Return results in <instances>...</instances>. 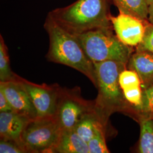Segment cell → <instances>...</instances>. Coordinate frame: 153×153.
Wrapping results in <instances>:
<instances>
[{
	"label": "cell",
	"instance_id": "cell-1",
	"mask_svg": "<svg viewBox=\"0 0 153 153\" xmlns=\"http://www.w3.org/2000/svg\"><path fill=\"white\" fill-rule=\"evenodd\" d=\"M61 27L73 35L101 28H113L108 0H77L48 14Z\"/></svg>",
	"mask_w": 153,
	"mask_h": 153
},
{
	"label": "cell",
	"instance_id": "cell-2",
	"mask_svg": "<svg viewBox=\"0 0 153 153\" xmlns=\"http://www.w3.org/2000/svg\"><path fill=\"white\" fill-rule=\"evenodd\" d=\"M44 27L49 36L48 60L68 66L81 72L97 88L94 63L88 58L76 36L61 27L48 14Z\"/></svg>",
	"mask_w": 153,
	"mask_h": 153
},
{
	"label": "cell",
	"instance_id": "cell-3",
	"mask_svg": "<svg viewBox=\"0 0 153 153\" xmlns=\"http://www.w3.org/2000/svg\"><path fill=\"white\" fill-rule=\"evenodd\" d=\"M97 78L98 95L95 101L96 112L105 124L115 111L126 110L127 102L121 88L119 76L126 69V64L117 61L93 62Z\"/></svg>",
	"mask_w": 153,
	"mask_h": 153
},
{
	"label": "cell",
	"instance_id": "cell-4",
	"mask_svg": "<svg viewBox=\"0 0 153 153\" xmlns=\"http://www.w3.org/2000/svg\"><path fill=\"white\" fill-rule=\"evenodd\" d=\"M88 58L93 62L117 61L128 64L132 47L122 43L112 28H101L74 35Z\"/></svg>",
	"mask_w": 153,
	"mask_h": 153
},
{
	"label": "cell",
	"instance_id": "cell-5",
	"mask_svg": "<svg viewBox=\"0 0 153 153\" xmlns=\"http://www.w3.org/2000/svg\"><path fill=\"white\" fill-rule=\"evenodd\" d=\"M62 131L55 116L38 117L29 122L21 141L27 153H53Z\"/></svg>",
	"mask_w": 153,
	"mask_h": 153
},
{
	"label": "cell",
	"instance_id": "cell-6",
	"mask_svg": "<svg viewBox=\"0 0 153 153\" xmlns=\"http://www.w3.org/2000/svg\"><path fill=\"white\" fill-rule=\"evenodd\" d=\"M96 112L95 102L82 98L79 91L75 88H62L55 116L62 130L74 129L85 115Z\"/></svg>",
	"mask_w": 153,
	"mask_h": 153
},
{
	"label": "cell",
	"instance_id": "cell-7",
	"mask_svg": "<svg viewBox=\"0 0 153 153\" xmlns=\"http://www.w3.org/2000/svg\"><path fill=\"white\" fill-rule=\"evenodd\" d=\"M19 79L27 91L37 111L38 117L55 116L61 88L57 85L36 84L20 76Z\"/></svg>",
	"mask_w": 153,
	"mask_h": 153
},
{
	"label": "cell",
	"instance_id": "cell-8",
	"mask_svg": "<svg viewBox=\"0 0 153 153\" xmlns=\"http://www.w3.org/2000/svg\"><path fill=\"white\" fill-rule=\"evenodd\" d=\"M0 91L4 94L14 111L33 120L38 118L37 111L18 76L13 80L0 82Z\"/></svg>",
	"mask_w": 153,
	"mask_h": 153
},
{
	"label": "cell",
	"instance_id": "cell-9",
	"mask_svg": "<svg viewBox=\"0 0 153 153\" xmlns=\"http://www.w3.org/2000/svg\"><path fill=\"white\" fill-rule=\"evenodd\" d=\"M111 21L116 35L122 43L133 47L142 42L145 21L120 13L117 16H111Z\"/></svg>",
	"mask_w": 153,
	"mask_h": 153
},
{
	"label": "cell",
	"instance_id": "cell-10",
	"mask_svg": "<svg viewBox=\"0 0 153 153\" xmlns=\"http://www.w3.org/2000/svg\"><path fill=\"white\" fill-rule=\"evenodd\" d=\"M32 120L14 111L0 112L1 139L14 141L22 146L21 141L22 133Z\"/></svg>",
	"mask_w": 153,
	"mask_h": 153
},
{
	"label": "cell",
	"instance_id": "cell-11",
	"mask_svg": "<svg viewBox=\"0 0 153 153\" xmlns=\"http://www.w3.org/2000/svg\"><path fill=\"white\" fill-rule=\"evenodd\" d=\"M129 69L136 71L140 78L142 90L153 84V54L140 49L133 52L128 62Z\"/></svg>",
	"mask_w": 153,
	"mask_h": 153
},
{
	"label": "cell",
	"instance_id": "cell-12",
	"mask_svg": "<svg viewBox=\"0 0 153 153\" xmlns=\"http://www.w3.org/2000/svg\"><path fill=\"white\" fill-rule=\"evenodd\" d=\"M90 153L87 142L75 130H62L53 153Z\"/></svg>",
	"mask_w": 153,
	"mask_h": 153
},
{
	"label": "cell",
	"instance_id": "cell-13",
	"mask_svg": "<svg viewBox=\"0 0 153 153\" xmlns=\"http://www.w3.org/2000/svg\"><path fill=\"white\" fill-rule=\"evenodd\" d=\"M140 115L138 152L140 153H153V115L149 113H140Z\"/></svg>",
	"mask_w": 153,
	"mask_h": 153
},
{
	"label": "cell",
	"instance_id": "cell-14",
	"mask_svg": "<svg viewBox=\"0 0 153 153\" xmlns=\"http://www.w3.org/2000/svg\"><path fill=\"white\" fill-rule=\"evenodd\" d=\"M120 13L136 17L142 21L148 19L149 5L146 0H112Z\"/></svg>",
	"mask_w": 153,
	"mask_h": 153
},
{
	"label": "cell",
	"instance_id": "cell-15",
	"mask_svg": "<svg viewBox=\"0 0 153 153\" xmlns=\"http://www.w3.org/2000/svg\"><path fill=\"white\" fill-rule=\"evenodd\" d=\"M104 124L97 112L85 115L78 123L74 130L82 139L88 143L93 138L97 128Z\"/></svg>",
	"mask_w": 153,
	"mask_h": 153
},
{
	"label": "cell",
	"instance_id": "cell-16",
	"mask_svg": "<svg viewBox=\"0 0 153 153\" xmlns=\"http://www.w3.org/2000/svg\"><path fill=\"white\" fill-rule=\"evenodd\" d=\"M16 74L10 68L8 49L2 36L0 35V82H7L16 79Z\"/></svg>",
	"mask_w": 153,
	"mask_h": 153
},
{
	"label": "cell",
	"instance_id": "cell-17",
	"mask_svg": "<svg viewBox=\"0 0 153 153\" xmlns=\"http://www.w3.org/2000/svg\"><path fill=\"white\" fill-rule=\"evenodd\" d=\"M88 144L90 153H109L105 142L103 124L97 128L94 136Z\"/></svg>",
	"mask_w": 153,
	"mask_h": 153
},
{
	"label": "cell",
	"instance_id": "cell-18",
	"mask_svg": "<svg viewBox=\"0 0 153 153\" xmlns=\"http://www.w3.org/2000/svg\"><path fill=\"white\" fill-rule=\"evenodd\" d=\"M119 82L122 90L141 86V82L137 73L133 70L124 69L119 76Z\"/></svg>",
	"mask_w": 153,
	"mask_h": 153
},
{
	"label": "cell",
	"instance_id": "cell-19",
	"mask_svg": "<svg viewBox=\"0 0 153 153\" xmlns=\"http://www.w3.org/2000/svg\"><path fill=\"white\" fill-rule=\"evenodd\" d=\"M145 33L142 42L136 48L153 54V25L148 20H146L145 21Z\"/></svg>",
	"mask_w": 153,
	"mask_h": 153
},
{
	"label": "cell",
	"instance_id": "cell-20",
	"mask_svg": "<svg viewBox=\"0 0 153 153\" xmlns=\"http://www.w3.org/2000/svg\"><path fill=\"white\" fill-rule=\"evenodd\" d=\"M123 93L126 101L134 106V108L142 104L143 90L141 86L123 90Z\"/></svg>",
	"mask_w": 153,
	"mask_h": 153
},
{
	"label": "cell",
	"instance_id": "cell-21",
	"mask_svg": "<svg viewBox=\"0 0 153 153\" xmlns=\"http://www.w3.org/2000/svg\"><path fill=\"white\" fill-rule=\"evenodd\" d=\"M135 109L140 113L153 114V84L143 90L142 104Z\"/></svg>",
	"mask_w": 153,
	"mask_h": 153
},
{
	"label": "cell",
	"instance_id": "cell-22",
	"mask_svg": "<svg viewBox=\"0 0 153 153\" xmlns=\"http://www.w3.org/2000/svg\"><path fill=\"white\" fill-rule=\"evenodd\" d=\"M0 153H27V152L18 142L9 140L1 139Z\"/></svg>",
	"mask_w": 153,
	"mask_h": 153
},
{
	"label": "cell",
	"instance_id": "cell-23",
	"mask_svg": "<svg viewBox=\"0 0 153 153\" xmlns=\"http://www.w3.org/2000/svg\"><path fill=\"white\" fill-rule=\"evenodd\" d=\"M13 109L5 95L2 91H0V112L13 111Z\"/></svg>",
	"mask_w": 153,
	"mask_h": 153
},
{
	"label": "cell",
	"instance_id": "cell-24",
	"mask_svg": "<svg viewBox=\"0 0 153 153\" xmlns=\"http://www.w3.org/2000/svg\"><path fill=\"white\" fill-rule=\"evenodd\" d=\"M148 21L153 25V3L149 5Z\"/></svg>",
	"mask_w": 153,
	"mask_h": 153
},
{
	"label": "cell",
	"instance_id": "cell-25",
	"mask_svg": "<svg viewBox=\"0 0 153 153\" xmlns=\"http://www.w3.org/2000/svg\"><path fill=\"white\" fill-rule=\"evenodd\" d=\"M146 1L148 3V5H150V4L153 3V0H146Z\"/></svg>",
	"mask_w": 153,
	"mask_h": 153
},
{
	"label": "cell",
	"instance_id": "cell-26",
	"mask_svg": "<svg viewBox=\"0 0 153 153\" xmlns=\"http://www.w3.org/2000/svg\"></svg>",
	"mask_w": 153,
	"mask_h": 153
}]
</instances>
